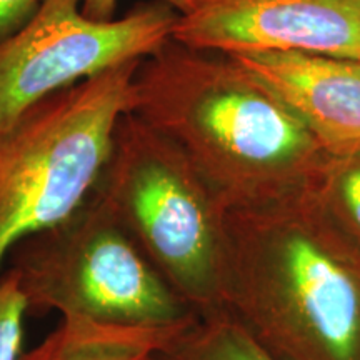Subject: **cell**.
Here are the masks:
<instances>
[{
  "instance_id": "obj_8",
  "label": "cell",
  "mask_w": 360,
  "mask_h": 360,
  "mask_svg": "<svg viewBox=\"0 0 360 360\" xmlns=\"http://www.w3.org/2000/svg\"><path fill=\"white\" fill-rule=\"evenodd\" d=\"M231 57L300 120L328 154L360 147V60L297 51Z\"/></svg>"
},
{
  "instance_id": "obj_13",
  "label": "cell",
  "mask_w": 360,
  "mask_h": 360,
  "mask_svg": "<svg viewBox=\"0 0 360 360\" xmlns=\"http://www.w3.org/2000/svg\"><path fill=\"white\" fill-rule=\"evenodd\" d=\"M39 4L40 0H0V42L20 29Z\"/></svg>"
},
{
  "instance_id": "obj_5",
  "label": "cell",
  "mask_w": 360,
  "mask_h": 360,
  "mask_svg": "<svg viewBox=\"0 0 360 360\" xmlns=\"http://www.w3.org/2000/svg\"><path fill=\"white\" fill-rule=\"evenodd\" d=\"M29 314L174 334L195 321L92 192L74 214L11 252Z\"/></svg>"
},
{
  "instance_id": "obj_1",
  "label": "cell",
  "mask_w": 360,
  "mask_h": 360,
  "mask_svg": "<svg viewBox=\"0 0 360 360\" xmlns=\"http://www.w3.org/2000/svg\"><path fill=\"white\" fill-rule=\"evenodd\" d=\"M130 114L169 139L229 209L310 191L330 157L236 58L172 39L139 64Z\"/></svg>"
},
{
  "instance_id": "obj_7",
  "label": "cell",
  "mask_w": 360,
  "mask_h": 360,
  "mask_svg": "<svg viewBox=\"0 0 360 360\" xmlns=\"http://www.w3.org/2000/svg\"><path fill=\"white\" fill-rule=\"evenodd\" d=\"M172 40L225 56L297 51L360 60V0H192Z\"/></svg>"
},
{
  "instance_id": "obj_4",
  "label": "cell",
  "mask_w": 360,
  "mask_h": 360,
  "mask_svg": "<svg viewBox=\"0 0 360 360\" xmlns=\"http://www.w3.org/2000/svg\"><path fill=\"white\" fill-rule=\"evenodd\" d=\"M142 60L45 98L0 129V270L13 247L89 199L119 120L132 107Z\"/></svg>"
},
{
  "instance_id": "obj_2",
  "label": "cell",
  "mask_w": 360,
  "mask_h": 360,
  "mask_svg": "<svg viewBox=\"0 0 360 360\" xmlns=\"http://www.w3.org/2000/svg\"><path fill=\"white\" fill-rule=\"evenodd\" d=\"M227 310L278 360H360V249L312 191L227 210Z\"/></svg>"
},
{
  "instance_id": "obj_14",
  "label": "cell",
  "mask_w": 360,
  "mask_h": 360,
  "mask_svg": "<svg viewBox=\"0 0 360 360\" xmlns=\"http://www.w3.org/2000/svg\"><path fill=\"white\" fill-rule=\"evenodd\" d=\"M120 0H82V12L90 19L96 20H110L115 17L117 6ZM169 4L179 13L186 12L192 0H160Z\"/></svg>"
},
{
  "instance_id": "obj_11",
  "label": "cell",
  "mask_w": 360,
  "mask_h": 360,
  "mask_svg": "<svg viewBox=\"0 0 360 360\" xmlns=\"http://www.w3.org/2000/svg\"><path fill=\"white\" fill-rule=\"evenodd\" d=\"M310 191L332 222L360 249V147L330 154Z\"/></svg>"
},
{
  "instance_id": "obj_6",
  "label": "cell",
  "mask_w": 360,
  "mask_h": 360,
  "mask_svg": "<svg viewBox=\"0 0 360 360\" xmlns=\"http://www.w3.org/2000/svg\"><path fill=\"white\" fill-rule=\"evenodd\" d=\"M177 17L160 0L110 20L85 15L82 0H40L0 42V129L62 90L152 56L172 39Z\"/></svg>"
},
{
  "instance_id": "obj_9",
  "label": "cell",
  "mask_w": 360,
  "mask_h": 360,
  "mask_svg": "<svg viewBox=\"0 0 360 360\" xmlns=\"http://www.w3.org/2000/svg\"><path fill=\"white\" fill-rule=\"evenodd\" d=\"M175 334L60 319L20 360H159L157 352Z\"/></svg>"
},
{
  "instance_id": "obj_10",
  "label": "cell",
  "mask_w": 360,
  "mask_h": 360,
  "mask_svg": "<svg viewBox=\"0 0 360 360\" xmlns=\"http://www.w3.org/2000/svg\"><path fill=\"white\" fill-rule=\"evenodd\" d=\"M159 360H278L227 309L197 317L157 352Z\"/></svg>"
},
{
  "instance_id": "obj_12",
  "label": "cell",
  "mask_w": 360,
  "mask_h": 360,
  "mask_svg": "<svg viewBox=\"0 0 360 360\" xmlns=\"http://www.w3.org/2000/svg\"><path fill=\"white\" fill-rule=\"evenodd\" d=\"M27 300L11 270L0 274V360H20L24 355Z\"/></svg>"
},
{
  "instance_id": "obj_3",
  "label": "cell",
  "mask_w": 360,
  "mask_h": 360,
  "mask_svg": "<svg viewBox=\"0 0 360 360\" xmlns=\"http://www.w3.org/2000/svg\"><path fill=\"white\" fill-rule=\"evenodd\" d=\"M94 192L193 314L227 309V210L169 139L127 114Z\"/></svg>"
}]
</instances>
